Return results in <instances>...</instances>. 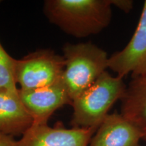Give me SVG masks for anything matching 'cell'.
Returning <instances> with one entry per match:
<instances>
[{"label":"cell","mask_w":146,"mask_h":146,"mask_svg":"<svg viewBox=\"0 0 146 146\" xmlns=\"http://www.w3.org/2000/svg\"><path fill=\"white\" fill-rule=\"evenodd\" d=\"M64 65L63 56L51 50H37L15 59L14 79L21 90L46 87L61 79Z\"/></svg>","instance_id":"4"},{"label":"cell","mask_w":146,"mask_h":146,"mask_svg":"<svg viewBox=\"0 0 146 146\" xmlns=\"http://www.w3.org/2000/svg\"><path fill=\"white\" fill-rule=\"evenodd\" d=\"M110 0H47L43 12L48 21L76 38L100 33L112 20Z\"/></svg>","instance_id":"1"},{"label":"cell","mask_w":146,"mask_h":146,"mask_svg":"<svg viewBox=\"0 0 146 146\" xmlns=\"http://www.w3.org/2000/svg\"><path fill=\"white\" fill-rule=\"evenodd\" d=\"M112 5L119 8L125 12H129L133 7V1L131 0H110Z\"/></svg>","instance_id":"12"},{"label":"cell","mask_w":146,"mask_h":146,"mask_svg":"<svg viewBox=\"0 0 146 146\" xmlns=\"http://www.w3.org/2000/svg\"><path fill=\"white\" fill-rule=\"evenodd\" d=\"M121 100V114L139 129L146 141V73L132 77Z\"/></svg>","instance_id":"10"},{"label":"cell","mask_w":146,"mask_h":146,"mask_svg":"<svg viewBox=\"0 0 146 146\" xmlns=\"http://www.w3.org/2000/svg\"><path fill=\"white\" fill-rule=\"evenodd\" d=\"M63 54L65 65L62 80L73 101L106 71L109 57L106 51L90 42L66 43Z\"/></svg>","instance_id":"3"},{"label":"cell","mask_w":146,"mask_h":146,"mask_svg":"<svg viewBox=\"0 0 146 146\" xmlns=\"http://www.w3.org/2000/svg\"><path fill=\"white\" fill-rule=\"evenodd\" d=\"M127 87L123 78L104 72L90 87L73 100L71 105L73 127L98 129L115 102L125 96Z\"/></svg>","instance_id":"2"},{"label":"cell","mask_w":146,"mask_h":146,"mask_svg":"<svg viewBox=\"0 0 146 146\" xmlns=\"http://www.w3.org/2000/svg\"><path fill=\"white\" fill-rule=\"evenodd\" d=\"M108 68L121 78L146 73V0L132 37L123 50L109 57Z\"/></svg>","instance_id":"5"},{"label":"cell","mask_w":146,"mask_h":146,"mask_svg":"<svg viewBox=\"0 0 146 146\" xmlns=\"http://www.w3.org/2000/svg\"><path fill=\"white\" fill-rule=\"evenodd\" d=\"M138 146H139V145H138Z\"/></svg>","instance_id":"14"},{"label":"cell","mask_w":146,"mask_h":146,"mask_svg":"<svg viewBox=\"0 0 146 146\" xmlns=\"http://www.w3.org/2000/svg\"><path fill=\"white\" fill-rule=\"evenodd\" d=\"M19 97L23 105L31 115L35 125L47 124L55 111L65 105H72L66 87L62 80L41 88L21 90Z\"/></svg>","instance_id":"7"},{"label":"cell","mask_w":146,"mask_h":146,"mask_svg":"<svg viewBox=\"0 0 146 146\" xmlns=\"http://www.w3.org/2000/svg\"><path fill=\"white\" fill-rule=\"evenodd\" d=\"M96 131L94 128L66 129L58 124L54 127L33 124L16 146H89Z\"/></svg>","instance_id":"6"},{"label":"cell","mask_w":146,"mask_h":146,"mask_svg":"<svg viewBox=\"0 0 146 146\" xmlns=\"http://www.w3.org/2000/svg\"><path fill=\"white\" fill-rule=\"evenodd\" d=\"M33 124V119L19 97V89H0V132L9 135H23Z\"/></svg>","instance_id":"9"},{"label":"cell","mask_w":146,"mask_h":146,"mask_svg":"<svg viewBox=\"0 0 146 146\" xmlns=\"http://www.w3.org/2000/svg\"><path fill=\"white\" fill-rule=\"evenodd\" d=\"M139 129L121 114H108L91 138L89 146H138Z\"/></svg>","instance_id":"8"},{"label":"cell","mask_w":146,"mask_h":146,"mask_svg":"<svg viewBox=\"0 0 146 146\" xmlns=\"http://www.w3.org/2000/svg\"><path fill=\"white\" fill-rule=\"evenodd\" d=\"M17 141L14 137L0 132V146H16Z\"/></svg>","instance_id":"13"},{"label":"cell","mask_w":146,"mask_h":146,"mask_svg":"<svg viewBox=\"0 0 146 146\" xmlns=\"http://www.w3.org/2000/svg\"><path fill=\"white\" fill-rule=\"evenodd\" d=\"M1 2V1H0ZM15 59L9 55L0 43V89L18 91L14 79Z\"/></svg>","instance_id":"11"}]
</instances>
